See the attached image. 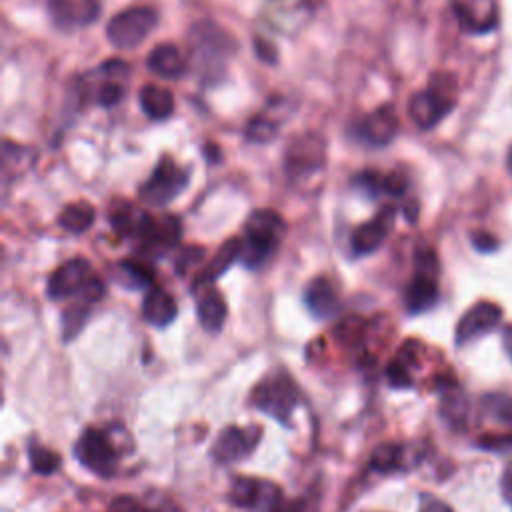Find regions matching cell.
<instances>
[{
  "label": "cell",
  "instance_id": "9a60e30c",
  "mask_svg": "<svg viewBox=\"0 0 512 512\" xmlns=\"http://www.w3.org/2000/svg\"><path fill=\"white\" fill-rule=\"evenodd\" d=\"M398 114L392 104H382L368 112L356 126V136L370 146H386L398 134Z\"/></svg>",
  "mask_w": 512,
  "mask_h": 512
},
{
  "label": "cell",
  "instance_id": "5bb4252c",
  "mask_svg": "<svg viewBox=\"0 0 512 512\" xmlns=\"http://www.w3.org/2000/svg\"><path fill=\"white\" fill-rule=\"evenodd\" d=\"M396 220V208L384 206L370 222H364L352 232L350 248L354 256H366L380 248V244L390 236Z\"/></svg>",
  "mask_w": 512,
  "mask_h": 512
},
{
  "label": "cell",
  "instance_id": "83f0119b",
  "mask_svg": "<svg viewBox=\"0 0 512 512\" xmlns=\"http://www.w3.org/2000/svg\"><path fill=\"white\" fill-rule=\"evenodd\" d=\"M402 462H404V448H402L400 444L386 442V444H380V446L372 452L370 468H372L374 472L388 474V472L400 470V468H402Z\"/></svg>",
  "mask_w": 512,
  "mask_h": 512
},
{
  "label": "cell",
  "instance_id": "277c9868",
  "mask_svg": "<svg viewBox=\"0 0 512 512\" xmlns=\"http://www.w3.org/2000/svg\"><path fill=\"white\" fill-rule=\"evenodd\" d=\"M438 258L430 248H420L414 256V276L404 290V304L410 314L430 310L440 296L438 290Z\"/></svg>",
  "mask_w": 512,
  "mask_h": 512
},
{
  "label": "cell",
  "instance_id": "44dd1931",
  "mask_svg": "<svg viewBox=\"0 0 512 512\" xmlns=\"http://www.w3.org/2000/svg\"><path fill=\"white\" fill-rule=\"evenodd\" d=\"M112 228L124 236V238H134V240H140L152 220V216L142 210L140 206L136 204H116L112 210H110V216H108Z\"/></svg>",
  "mask_w": 512,
  "mask_h": 512
},
{
  "label": "cell",
  "instance_id": "52a82bcc",
  "mask_svg": "<svg viewBox=\"0 0 512 512\" xmlns=\"http://www.w3.org/2000/svg\"><path fill=\"white\" fill-rule=\"evenodd\" d=\"M74 456L90 472L110 478L118 468L120 450L108 432L100 428H86L74 444Z\"/></svg>",
  "mask_w": 512,
  "mask_h": 512
},
{
  "label": "cell",
  "instance_id": "d6986e66",
  "mask_svg": "<svg viewBox=\"0 0 512 512\" xmlns=\"http://www.w3.org/2000/svg\"><path fill=\"white\" fill-rule=\"evenodd\" d=\"M242 254V240L238 236H230L228 240H224L220 244V248L216 250V254L206 262V266L196 274L192 290L198 288H208L210 284H214L230 266L234 260H238Z\"/></svg>",
  "mask_w": 512,
  "mask_h": 512
},
{
  "label": "cell",
  "instance_id": "7bdbcfd3",
  "mask_svg": "<svg viewBox=\"0 0 512 512\" xmlns=\"http://www.w3.org/2000/svg\"><path fill=\"white\" fill-rule=\"evenodd\" d=\"M420 512H454L446 502H442V500H438V498H432V496H428V498H424L422 500V504H420Z\"/></svg>",
  "mask_w": 512,
  "mask_h": 512
},
{
  "label": "cell",
  "instance_id": "ac0fdd59",
  "mask_svg": "<svg viewBox=\"0 0 512 512\" xmlns=\"http://www.w3.org/2000/svg\"><path fill=\"white\" fill-rule=\"evenodd\" d=\"M48 12L54 24L62 28L92 24L100 14L98 0H48Z\"/></svg>",
  "mask_w": 512,
  "mask_h": 512
},
{
  "label": "cell",
  "instance_id": "d590c367",
  "mask_svg": "<svg viewBox=\"0 0 512 512\" xmlns=\"http://www.w3.org/2000/svg\"><path fill=\"white\" fill-rule=\"evenodd\" d=\"M386 378L390 382V386L394 388H410L412 386V376H410V368L400 360L394 358L388 368H386Z\"/></svg>",
  "mask_w": 512,
  "mask_h": 512
},
{
  "label": "cell",
  "instance_id": "7402d4cb",
  "mask_svg": "<svg viewBox=\"0 0 512 512\" xmlns=\"http://www.w3.org/2000/svg\"><path fill=\"white\" fill-rule=\"evenodd\" d=\"M176 314H178V306L168 290L154 286L146 292L142 300V316L148 324L156 328H164L174 322Z\"/></svg>",
  "mask_w": 512,
  "mask_h": 512
},
{
  "label": "cell",
  "instance_id": "5b68a950",
  "mask_svg": "<svg viewBox=\"0 0 512 512\" xmlns=\"http://www.w3.org/2000/svg\"><path fill=\"white\" fill-rule=\"evenodd\" d=\"M158 14L150 6H134L114 14L106 24V36L118 50L138 48L156 28Z\"/></svg>",
  "mask_w": 512,
  "mask_h": 512
},
{
  "label": "cell",
  "instance_id": "836d02e7",
  "mask_svg": "<svg viewBox=\"0 0 512 512\" xmlns=\"http://www.w3.org/2000/svg\"><path fill=\"white\" fill-rule=\"evenodd\" d=\"M464 408H466L464 396L460 394V390L456 386H450L448 390H444L442 412L452 424H460L464 420Z\"/></svg>",
  "mask_w": 512,
  "mask_h": 512
},
{
  "label": "cell",
  "instance_id": "d4e9b609",
  "mask_svg": "<svg viewBox=\"0 0 512 512\" xmlns=\"http://www.w3.org/2000/svg\"><path fill=\"white\" fill-rule=\"evenodd\" d=\"M140 108L152 120H166L174 114V94L158 84H144L140 88Z\"/></svg>",
  "mask_w": 512,
  "mask_h": 512
},
{
  "label": "cell",
  "instance_id": "ab89813d",
  "mask_svg": "<svg viewBox=\"0 0 512 512\" xmlns=\"http://www.w3.org/2000/svg\"><path fill=\"white\" fill-rule=\"evenodd\" d=\"M480 446L486 450H508L512 448V432L500 436H486L480 440Z\"/></svg>",
  "mask_w": 512,
  "mask_h": 512
},
{
  "label": "cell",
  "instance_id": "d6a6232c",
  "mask_svg": "<svg viewBox=\"0 0 512 512\" xmlns=\"http://www.w3.org/2000/svg\"><path fill=\"white\" fill-rule=\"evenodd\" d=\"M336 338L346 344V346H356L362 342V336H364V320L360 316H348L344 318L336 330H334Z\"/></svg>",
  "mask_w": 512,
  "mask_h": 512
},
{
  "label": "cell",
  "instance_id": "f1b7e54d",
  "mask_svg": "<svg viewBox=\"0 0 512 512\" xmlns=\"http://www.w3.org/2000/svg\"><path fill=\"white\" fill-rule=\"evenodd\" d=\"M88 316H90V302L80 300V302H74L72 306H68L62 314V340L64 342L74 340L80 334V330L84 328Z\"/></svg>",
  "mask_w": 512,
  "mask_h": 512
},
{
  "label": "cell",
  "instance_id": "74e56055",
  "mask_svg": "<svg viewBox=\"0 0 512 512\" xmlns=\"http://www.w3.org/2000/svg\"><path fill=\"white\" fill-rule=\"evenodd\" d=\"M204 258V248L202 246H186L182 248L178 260H176V270L178 274H184V270L190 266V264H196Z\"/></svg>",
  "mask_w": 512,
  "mask_h": 512
},
{
  "label": "cell",
  "instance_id": "bcb514c9",
  "mask_svg": "<svg viewBox=\"0 0 512 512\" xmlns=\"http://www.w3.org/2000/svg\"><path fill=\"white\" fill-rule=\"evenodd\" d=\"M506 164H508V170L512 172V146H510V150H508V158H506Z\"/></svg>",
  "mask_w": 512,
  "mask_h": 512
},
{
  "label": "cell",
  "instance_id": "8d00e7d4",
  "mask_svg": "<svg viewBox=\"0 0 512 512\" xmlns=\"http://www.w3.org/2000/svg\"><path fill=\"white\" fill-rule=\"evenodd\" d=\"M408 188V178L402 172H388L382 174V194L388 196H402Z\"/></svg>",
  "mask_w": 512,
  "mask_h": 512
},
{
  "label": "cell",
  "instance_id": "4316f807",
  "mask_svg": "<svg viewBox=\"0 0 512 512\" xmlns=\"http://www.w3.org/2000/svg\"><path fill=\"white\" fill-rule=\"evenodd\" d=\"M94 218H96L94 206L86 200H76L62 208V212L58 214V224L64 230L78 234V232L88 230L94 224Z\"/></svg>",
  "mask_w": 512,
  "mask_h": 512
},
{
  "label": "cell",
  "instance_id": "484cf974",
  "mask_svg": "<svg viewBox=\"0 0 512 512\" xmlns=\"http://www.w3.org/2000/svg\"><path fill=\"white\" fill-rule=\"evenodd\" d=\"M114 278L118 284H122L124 288H148L154 280V268L148 262L142 260H132V258H122L114 264L112 268Z\"/></svg>",
  "mask_w": 512,
  "mask_h": 512
},
{
  "label": "cell",
  "instance_id": "e0dca14e",
  "mask_svg": "<svg viewBox=\"0 0 512 512\" xmlns=\"http://www.w3.org/2000/svg\"><path fill=\"white\" fill-rule=\"evenodd\" d=\"M182 234V222L174 214H162L160 218L150 220L144 236L138 240L140 248H144L146 254L162 256L168 250L176 248Z\"/></svg>",
  "mask_w": 512,
  "mask_h": 512
},
{
  "label": "cell",
  "instance_id": "f6af8a7d",
  "mask_svg": "<svg viewBox=\"0 0 512 512\" xmlns=\"http://www.w3.org/2000/svg\"><path fill=\"white\" fill-rule=\"evenodd\" d=\"M276 512H304L302 502H292V504H280V508Z\"/></svg>",
  "mask_w": 512,
  "mask_h": 512
},
{
  "label": "cell",
  "instance_id": "1f68e13d",
  "mask_svg": "<svg viewBox=\"0 0 512 512\" xmlns=\"http://www.w3.org/2000/svg\"><path fill=\"white\" fill-rule=\"evenodd\" d=\"M482 406L488 416H492L494 420H500L512 428V398L500 396V394H490V396L482 398Z\"/></svg>",
  "mask_w": 512,
  "mask_h": 512
},
{
  "label": "cell",
  "instance_id": "ba28073f",
  "mask_svg": "<svg viewBox=\"0 0 512 512\" xmlns=\"http://www.w3.org/2000/svg\"><path fill=\"white\" fill-rule=\"evenodd\" d=\"M298 388L294 380L284 374H272L266 380H262L254 392H252V404L262 410L264 414L276 418L282 424H288L292 410L298 404Z\"/></svg>",
  "mask_w": 512,
  "mask_h": 512
},
{
  "label": "cell",
  "instance_id": "4dcf8cb0",
  "mask_svg": "<svg viewBox=\"0 0 512 512\" xmlns=\"http://www.w3.org/2000/svg\"><path fill=\"white\" fill-rule=\"evenodd\" d=\"M276 134H278L276 120H272L270 116H264V114L254 116L246 126V140L248 142L266 144V142H272L276 138Z\"/></svg>",
  "mask_w": 512,
  "mask_h": 512
},
{
  "label": "cell",
  "instance_id": "2e32d148",
  "mask_svg": "<svg viewBox=\"0 0 512 512\" xmlns=\"http://www.w3.org/2000/svg\"><path fill=\"white\" fill-rule=\"evenodd\" d=\"M460 28L468 34H486L498 22L494 0H450Z\"/></svg>",
  "mask_w": 512,
  "mask_h": 512
},
{
  "label": "cell",
  "instance_id": "cb8c5ba5",
  "mask_svg": "<svg viewBox=\"0 0 512 512\" xmlns=\"http://www.w3.org/2000/svg\"><path fill=\"white\" fill-rule=\"evenodd\" d=\"M196 314L204 330L218 332L224 326V320L228 314L226 300L216 288L208 286L196 300Z\"/></svg>",
  "mask_w": 512,
  "mask_h": 512
},
{
  "label": "cell",
  "instance_id": "7c38bea8",
  "mask_svg": "<svg viewBox=\"0 0 512 512\" xmlns=\"http://www.w3.org/2000/svg\"><path fill=\"white\" fill-rule=\"evenodd\" d=\"M262 430L258 426H228L212 444V458L220 464H232L252 454L260 442Z\"/></svg>",
  "mask_w": 512,
  "mask_h": 512
},
{
  "label": "cell",
  "instance_id": "8fae6325",
  "mask_svg": "<svg viewBox=\"0 0 512 512\" xmlns=\"http://www.w3.org/2000/svg\"><path fill=\"white\" fill-rule=\"evenodd\" d=\"M92 278L94 272L86 258H70L48 276L46 294L52 300H64L74 294H82Z\"/></svg>",
  "mask_w": 512,
  "mask_h": 512
},
{
  "label": "cell",
  "instance_id": "7a4b0ae2",
  "mask_svg": "<svg viewBox=\"0 0 512 512\" xmlns=\"http://www.w3.org/2000/svg\"><path fill=\"white\" fill-rule=\"evenodd\" d=\"M456 100V78L448 72H436L430 76L424 90L412 94L408 102V116L418 128L428 130L434 128L456 106Z\"/></svg>",
  "mask_w": 512,
  "mask_h": 512
},
{
  "label": "cell",
  "instance_id": "3957f363",
  "mask_svg": "<svg viewBox=\"0 0 512 512\" xmlns=\"http://www.w3.org/2000/svg\"><path fill=\"white\" fill-rule=\"evenodd\" d=\"M188 48L204 76L220 74L234 54V38L214 22H198L190 28Z\"/></svg>",
  "mask_w": 512,
  "mask_h": 512
},
{
  "label": "cell",
  "instance_id": "ee69618b",
  "mask_svg": "<svg viewBox=\"0 0 512 512\" xmlns=\"http://www.w3.org/2000/svg\"><path fill=\"white\" fill-rule=\"evenodd\" d=\"M502 344H504V350L512 362V326H506L504 328V334H502Z\"/></svg>",
  "mask_w": 512,
  "mask_h": 512
},
{
  "label": "cell",
  "instance_id": "b9f144b4",
  "mask_svg": "<svg viewBox=\"0 0 512 512\" xmlns=\"http://www.w3.org/2000/svg\"><path fill=\"white\" fill-rule=\"evenodd\" d=\"M500 490H502V496L504 500L512 506V462L504 468L502 472V478H500Z\"/></svg>",
  "mask_w": 512,
  "mask_h": 512
},
{
  "label": "cell",
  "instance_id": "9c48e42d",
  "mask_svg": "<svg viewBox=\"0 0 512 512\" xmlns=\"http://www.w3.org/2000/svg\"><path fill=\"white\" fill-rule=\"evenodd\" d=\"M326 164V140L318 134L296 136L284 154V170L290 178L302 180L324 170Z\"/></svg>",
  "mask_w": 512,
  "mask_h": 512
},
{
  "label": "cell",
  "instance_id": "ffe728a7",
  "mask_svg": "<svg viewBox=\"0 0 512 512\" xmlns=\"http://www.w3.org/2000/svg\"><path fill=\"white\" fill-rule=\"evenodd\" d=\"M304 304H306L308 312L320 320L332 318L340 308L336 288L326 276H316L314 280L308 282V286L304 290Z\"/></svg>",
  "mask_w": 512,
  "mask_h": 512
},
{
  "label": "cell",
  "instance_id": "603a6c76",
  "mask_svg": "<svg viewBox=\"0 0 512 512\" xmlns=\"http://www.w3.org/2000/svg\"><path fill=\"white\" fill-rule=\"evenodd\" d=\"M146 66L156 76L180 78L186 72L188 62H186V58L182 56V52H180V48L176 44L164 42V44H158V46H154L150 50Z\"/></svg>",
  "mask_w": 512,
  "mask_h": 512
},
{
  "label": "cell",
  "instance_id": "60d3db41",
  "mask_svg": "<svg viewBox=\"0 0 512 512\" xmlns=\"http://www.w3.org/2000/svg\"><path fill=\"white\" fill-rule=\"evenodd\" d=\"M472 244H474L476 250H480V252H492V250H496V246H498L496 238L490 236L488 232H476V234L472 236Z\"/></svg>",
  "mask_w": 512,
  "mask_h": 512
},
{
  "label": "cell",
  "instance_id": "30bf717a",
  "mask_svg": "<svg viewBox=\"0 0 512 512\" xmlns=\"http://www.w3.org/2000/svg\"><path fill=\"white\" fill-rule=\"evenodd\" d=\"M230 500L240 508H250L258 512H276L280 508L282 492L276 484L256 478H234L230 486Z\"/></svg>",
  "mask_w": 512,
  "mask_h": 512
},
{
  "label": "cell",
  "instance_id": "e575fe53",
  "mask_svg": "<svg viewBox=\"0 0 512 512\" xmlns=\"http://www.w3.org/2000/svg\"><path fill=\"white\" fill-rule=\"evenodd\" d=\"M352 186L362 190L370 198H378L382 194V174L376 170H364L354 176Z\"/></svg>",
  "mask_w": 512,
  "mask_h": 512
},
{
  "label": "cell",
  "instance_id": "7dc6e473",
  "mask_svg": "<svg viewBox=\"0 0 512 512\" xmlns=\"http://www.w3.org/2000/svg\"><path fill=\"white\" fill-rule=\"evenodd\" d=\"M318 0H304V4H308V6H314Z\"/></svg>",
  "mask_w": 512,
  "mask_h": 512
},
{
  "label": "cell",
  "instance_id": "f35d334b",
  "mask_svg": "<svg viewBox=\"0 0 512 512\" xmlns=\"http://www.w3.org/2000/svg\"><path fill=\"white\" fill-rule=\"evenodd\" d=\"M254 52H256V56H258L260 60H264V62H268V64H274V62L278 60V58H276V56H278L276 46H274L272 42L260 38V36L254 38Z\"/></svg>",
  "mask_w": 512,
  "mask_h": 512
},
{
  "label": "cell",
  "instance_id": "6da1fadb",
  "mask_svg": "<svg viewBox=\"0 0 512 512\" xmlns=\"http://www.w3.org/2000/svg\"><path fill=\"white\" fill-rule=\"evenodd\" d=\"M288 226L280 212L272 208H258L250 212L244 222L240 260L246 268H260L280 246Z\"/></svg>",
  "mask_w": 512,
  "mask_h": 512
},
{
  "label": "cell",
  "instance_id": "f546056e",
  "mask_svg": "<svg viewBox=\"0 0 512 512\" xmlns=\"http://www.w3.org/2000/svg\"><path fill=\"white\" fill-rule=\"evenodd\" d=\"M28 460H30V468L42 476H48L60 468V456L36 442L28 444Z\"/></svg>",
  "mask_w": 512,
  "mask_h": 512
},
{
  "label": "cell",
  "instance_id": "8992f818",
  "mask_svg": "<svg viewBox=\"0 0 512 512\" xmlns=\"http://www.w3.org/2000/svg\"><path fill=\"white\" fill-rule=\"evenodd\" d=\"M190 172L178 166L170 156H162L152 174L140 184L138 196L148 206H166L188 186Z\"/></svg>",
  "mask_w": 512,
  "mask_h": 512
},
{
  "label": "cell",
  "instance_id": "4fadbf2b",
  "mask_svg": "<svg viewBox=\"0 0 512 512\" xmlns=\"http://www.w3.org/2000/svg\"><path fill=\"white\" fill-rule=\"evenodd\" d=\"M502 320V308L494 302H476L474 306H470L462 318L456 324V334L454 340L458 346H464L472 340H476L478 336L490 332L492 328H496Z\"/></svg>",
  "mask_w": 512,
  "mask_h": 512
}]
</instances>
